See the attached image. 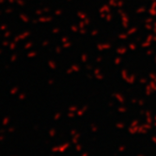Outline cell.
Returning a JSON list of instances; mask_svg holds the SVG:
<instances>
[]
</instances>
